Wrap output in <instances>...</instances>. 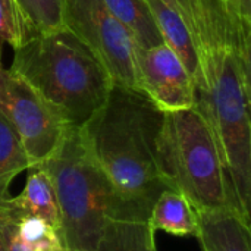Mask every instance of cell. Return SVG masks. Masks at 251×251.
<instances>
[{
    "label": "cell",
    "instance_id": "obj_23",
    "mask_svg": "<svg viewBox=\"0 0 251 251\" xmlns=\"http://www.w3.org/2000/svg\"><path fill=\"white\" fill-rule=\"evenodd\" d=\"M221 1H222V3H224L225 6H226V1H228V0H221ZM226 9H228V7H226Z\"/></svg>",
    "mask_w": 251,
    "mask_h": 251
},
{
    "label": "cell",
    "instance_id": "obj_6",
    "mask_svg": "<svg viewBox=\"0 0 251 251\" xmlns=\"http://www.w3.org/2000/svg\"><path fill=\"white\" fill-rule=\"evenodd\" d=\"M63 26L100 59L115 84L140 90L135 43L103 0H65Z\"/></svg>",
    "mask_w": 251,
    "mask_h": 251
},
{
    "label": "cell",
    "instance_id": "obj_5",
    "mask_svg": "<svg viewBox=\"0 0 251 251\" xmlns=\"http://www.w3.org/2000/svg\"><path fill=\"white\" fill-rule=\"evenodd\" d=\"M50 175L60 213L65 251H96L121 200L90 154L79 128L68 126L54 153L41 165Z\"/></svg>",
    "mask_w": 251,
    "mask_h": 251
},
{
    "label": "cell",
    "instance_id": "obj_2",
    "mask_svg": "<svg viewBox=\"0 0 251 251\" xmlns=\"http://www.w3.org/2000/svg\"><path fill=\"white\" fill-rule=\"evenodd\" d=\"M9 71L75 128L103 106L113 85L100 59L65 26L31 37L13 49Z\"/></svg>",
    "mask_w": 251,
    "mask_h": 251
},
{
    "label": "cell",
    "instance_id": "obj_22",
    "mask_svg": "<svg viewBox=\"0 0 251 251\" xmlns=\"http://www.w3.org/2000/svg\"><path fill=\"white\" fill-rule=\"evenodd\" d=\"M0 68H1V47H0Z\"/></svg>",
    "mask_w": 251,
    "mask_h": 251
},
{
    "label": "cell",
    "instance_id": "obj_18",
    "mask_svg": "<svg viewBox=\"0 0 251 251\" xmlns=\"http://www.w3.org/2000/svg\"><path fill=\"white\" fill-rule=\"evenodd\" d=\"M15 238L26 251H65L57 229L41 218H18L15 222Z\"/></svg>",
    "mask_w": 251,
    "mask_h": 251
},
{
    "label": "cell",
    "instance_id": "obj_7",
    "mask_svg": "<svg viewBox=\"0 0 251 251\" xmlns=\"http://www.w3.org/2000/svg\"><path fill=\"white\" fill-rule=\"evenodd\" d=\"M0 113L16 129L34 168L54 153L68 128L32 87L3 66L0 68Z\"/></svg>",
    "mask_w": 251,
    "mask_h": 251
},
{
    "label": "cell",
    "instance_id": "obj_20",
    "mask_svg": "<svg viewBox=\"0 0 251 251\" xmlns=\"http://www.w3.org/2000/svg\"><path fill=\"white\" fill-rule=\"evenodd\" d=\"M0 215H1L3 228H4V232H6V238H7V249H9V251H26L19 246V243L15 238V222H16V219L10 213H7L4 210L3 204H0Z\"/></svg>",
    "mask_w": 251,
    "mask_h": 251
},
{
    "label": "cell",
    "instance_id": "obj_19",
    "mask_svg": "<svg viewBox=\"0 0 251 251\" xmlns=\"http://www.w3.org/2000/svg\"><path fill=\"white\" fill-rule=\"evenodd\" d=\"M25 41L22 25L12 0H0V46L7 43L12 49Z\"/></svg>",
    "mask_w": 251,
    "mask_h": 251
},
{
    "label": "cell",
    "instance_id": "obj_13",
    "mask_svg": "<svg viewBox=\"0 0 251 251\" xmlns=\"http://www.w3.org/2000/svg\"><path fill=\"white\" fill-rule=\"evenodd\" d=\"M146 1L162 34L163 43L178 56V59L182 62V65L191 75L194 85L197 87L203 81L201 60L188 26L185 25L182 18L165 0H146Z\"/></svg>",
    "mask_w": 251,
    "mask_h": 251
},
{
    "label": "cell",
    "instance_id": "obj_1",
    "mask_svg": "<svg viewBox=\"0 0 251 251\" xmlns=\"http://www.w3.org/2000/svg\"><path fill=\"white\" fill-rule=\"evenodd\" d=\"M162 124L163 112L143 91L113 82L103 106L79 128L121 203L149 213L169 188L157 157Z\"/></svg>",
    "mask_w": 251,
    "mask_h": 251
},
{
    "label": "cell",
    "instance_id": "obj_9",
    "mask_svg": "<svg viewBox=\"0 0 251 251\" xmlns=\"http://www.w3.org/2000/svg\"><path fill=\"white\" fill-rule=\"evenodd\" d=\"M165 1L182 18L188 26L200 53L201 69L210 54L224 47L237 49L240 56L246 62H250L251 34L238 28L226 6L221 0Z\"/></svg>",
    "mask_w": 251,
    "mask_h": 251
},
{
    "label": "cell",
    "instance_id": "obj_12",
    "mask_svg": "<svg viewBox=\"0 0 251 251\" xmlns=\"http://www.w3.org/2000/svg\"><path fill=\"white\" fill-rule=\"evenodd\" d=\"M24 190L16 197H9L3 203L6 212L15 219L21 216H35L49 222L53 228L60 229V213L53 181L41 166L32 168Z\"/></svg>",
    "mask_w": 251,
    "mask_h": 251
},
{
    "label": "cell",
    "instance_id": "obj_4",
    "mask_svg": "<svg viewBox=\"0 0 251 251\" xmlns=\"http://www.w3.org/2000/svg\"><path fill=\"white\" fill-rule=\"evenodd\" d=\"M157 157L168 187L184 194L196 213L235 210L244 218L212 131L197 107L163 112Z\"/></svg>",
    "mask_w": 251,
    "mask_h": 251
},
{
    "label": "cell",
    "instance_id": "obj_17",
    "mask_svg": "<svg viewBox=\"0 0 251 251\" xmlns=\"http://www.w3.org/2000/svg\"><path fill=\"white\" fill-rule=\"evenodd\" d=\"M25 40L63 26L65 0H12Z\"/></svg>",
    "mask_w": 251,
    "mask_h": 251
},
{
    "label": "cell",
    "instance_id": "obj_8",
    "mask_svg": "<svg viewBox=\"0 0 251 251\" xmlns=\"http://www.w3.org/2000/svg\"><path fill=\"white\" fill-rule=\"evenodd\" d=\"M135 68L140 91L162 112L196 107L194 81L165 43L150 49L135 46Z\"/></svg>",
    "mask_w": 251,
    "mask_h": 251
},
{
    "label": "cell",
    "instance_id": "obj_14",
    "mask_svg": "<svg viewBox=\"0 0 251 251\" xmlns=\"http://www.w3.org/2000/svg\"><path fill=\"white\" fill-rule=\"evenodd\" d=\"M153 231H162L175 237H197L199 218L187 197L175 190H165L154 201L150 218Z\"/></svg>",
    "mask_w": 251,
    "mask_h": 251
},
{
    "label": "cell",
    "instance_id": "obj_3",
    "mask_svg": "<svg viewBox=\"0 0 251 251\" xmlns=\"http://www.w3.org/2000/svg\"><path fill=\"white\" fill-rule=\"evenodd\" d=\"M201 71L196 107L212 131L240 210L251 221L250 62L237 49L224 47L210 54Z\"/></svg>",
    "mask_w": 251,
    "mask_h": 251
},
{
    "label": "cell",
    "instance_id": "obj_11",
    "mask_svg": "<svg viewBox=\"0 0 251 251\" xmlns=\"http://www.w3.org/2000/svg\"><path fill=\"white\" fill-rule=\"evenodd\" d=\"M201 251H251V222L235 210L197 213Z\"/></svg>",
    "mask_w": 251,
    "mask_h": 251
},
{
    "label": "cell",
    "instance_id": "obj_16",
    "mask_svg": "<svg viewBox=\"0 0 251 251\" xmlns=\"http://www.w3.org/2000/svg\"><path fill=\"white\" fill-rule=\"evenodd\" d=\"M21 137L12 124L0 113V204L9 199L12 181L24 171L32 169Z\"/></svg>",
    "mask_w": 251,
    "mask_h": 251
},
{
    "label": "cell",
    "instance_id": "obj_21",
    "mask_svg": "<svg viewBox=\"0 0 251 251\" xmlns=\"http://www.w3.org/2000/svg\"><path fill=\"white\" fill-rule=\"evenodd\" d=\"M0 251H9V249H7V238H6V232H4V228H3L1 215H0Z\"/></svg>",
    "mask_w": 251,
    "mask_h": 251
},
{
    "label": "cell",
    "instance_id": "obj_15",
    "mask_svg": "<svg viewBox=\"0 0 251 251\" xmlns=\"http://www.w3.org/2000/svg\"><path fill=\"white\" fill-rule=\"evenodd\" d=\"M109 12L126 28L137 47L163 44L162 34L146 0H103Z\"/></svg>",
    "mask_w": 251,
    "mask_h": 251
},
{
    "label": "cell",
    "instance_id": "obj_10",
    "mask_svg": "<svg viewBox=\"0 0 251 251\" xmlns=\"http://www.w3.org/2000/svg\"><path fill=\"white\" fill-rule=\"evenodd\" d=\"M150 213L119 204L109 218L96 251H157Z\"/></svg>",
    "mask_w": 251,
    "mask_h": 251
}]
</instances>
